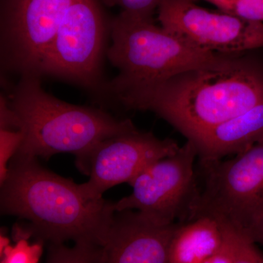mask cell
I'll list each match as a JSON object with an SVG mask.
<instances>
[{
	"label": "cell",
	"instance_id": "obj_10",
	"mask_svg": "<svg viewBox=\"0 0 263 263\" xmlns=\"http://www.w3.org/2000/svg\"><path fill=\"white\" fill-rule=\"evenodd\" d=\"M195 0H162L161 26L201 49L241 54L263 49V24L220 10L211 11Z\"/></svg>",
	"mask_w": 263,
	"mask_h": 263
},
{
	"label": "cell",
	"instance_id": "obj_2",
	"mask_svg": "<svg viewBox=\"0 0 263 263\" xmlns=\"http://www.w3.org/2000/svg\"><path fill=\"white\" fill-rule=\"evenodd\" d=\"M1 186L2 213L27 219L40 240L103 247L116 212L114 202L87 198L72 180L45 168L37 158L18 155L12 159Z\"/></svg>",
	"mask_w": 263,
	"mask_h": 263
},
{
	"label": "cell",
	"instance_id": "obj_16",
	"mask_svg": "<svg viewBox=\"0 0 263 263\" xmlns=\"http://www.w3.org/2000/svg\"><path fill=\"white\" fill-rule=\"evenodd\" d=\"M24 139L22 130L0 129V183L3 184L8 174V163L16 155Z\"/></svg>",
	"mask_w": 263,
	"mask_h": 263
},
{
	"label": "cell",
	"instance_id": "obj_19",
	"mask_svg": "<svg viewBox=\"0 0 263 263\" xmlns=\"http://www.w3.org/2000/svg\"><path fill=\"white\" fill-rule=\"evenodd\" d=\"M22 123L10 106L8 97L2 93L0 96V129L21 130Z\"/></svg>",
	"mask_w": 263,
	"mask_h": 263
},
{
	"label": "cell",
	"instance_id": "obj_13",
	"mask_svg": "<svg viewBox=\"0 0 263 263\" xmlns=\"http://www.w3.org/2000/svg\"><path fill=\"white\" fill-rule=\"evenodd\" d=\"M224 228L215 218L198 216L178 223L170 245L168 263H209L220 249Z\"/></svg>",
	"mask_w": 263,
	"mask_h": 263
},
{
	"label": "cell",
	"instance_id": "obj_22",
	"mask_svg": "<svg viewBox=\"0 0 263 263\" xmlns=\"http://www.w3.org/2000/svg\"><path fill=\"white\" fill-rule=\"evenodd\" d=\"M204 1L208 2V3H212V4L217 7L219 9H220L221 6H222L226 0H204Z\"/></svg>",
	"mask_w": 263,
	"mask_h": 263
},
{
	"label": "cell",
	"instance_id": "obj_5",
	"mask_svg": "<svg viewBox=\"0 0 263 263\" xmlns=\"http://www.w3.org/2000/svg\"><path fill=\"white\" fill-rule=\"evenodd\" d=\"M100 0H75L67 10L40 69V76L80 86L108 100L103 62L110 36V20Z\"/></svg>",
	"mask_w": 263,
	"mask_h": 263
},
{
	"label": "cell",
	"instance_id": "obj_17",
	"mask_svg": "<svg viewBox=\"0 0 263 263\" xmlns=\"http://www.w3.org/2000/svg\"><path fill=\"white\" fill-rule=\"evenodd\" d=\"M105 6H119L122 11L133 16L153 18L162 0H101Z\"/></svg>",
	"mask_w": 263,
	"mask_h": 263
},
{
	"label": "cell",
	"instance_id": "obj_11",
	"mask_svg": "<svg viewBox=\"0 0 263 263\" xmlns=\"http://www.w3.org/2000/svg\"><path fill=\"white\" fill-rule=\"evenodd\" d=\"M178 223L161 224L139 211L116 212L101 248V262L168 263Z\"/></svg>",
	"mask_w": 263,
	"mask_h": 263
},
{
	"label": "cell",
	"instance_id": "obj_7",
	"mask_svg": "<svg viewBox=\"0 0 263 263\" xmlns=\"http://www.w3.org/2000/svg\"><path fill=\"white\" fill-rule=\"evenodd\" d=\"M197 157L187 140L176 154L151 164L131 183V195L114 202L116 212L139 211L164 226L193 219L201 194L194 167Z\"/></svg>",
	"mask_w": 263,
	"mask_h": 263
},
{
	"label": "cell",
	"instance_id": "obj_21",
	"mask_svg": "<svg viewBox=\"0 0 263 263\" xmlns=\"http://www.w3.org/2000/svg\"><path fill=\"white\" fill-rule=\"evenodd\" d=\"M8 245H9V240H8V238H7L5 235H1V237H0V253Z\"/></svg>",
	"mask_w": 263,
	"mask_h": 263
},
{
	"label": "cell",
	"instance_id": "obj_18",
	"mask_svg": "<svg viewBox=\"0 0 263 263\" xmlns=\"http://www.w3.org/2000/svg\"><path fill=\"white\" fill-rule=\"evenodd\" d=\"M219 10L249 20L263 22V0H226Z\"/></svg>",
	"mask_w": 263,
	"mask_h": 263
},
{
	"label": "cell",
	"instance_id": "obj_15",
	"mask_svg": "<svg viewBox=\"0 0 263 263\" xmlns=\"http://www.w3.org/2000/svg\"><path fill=\"white\" fill-rule=\"evenodd\" d=\"M32 234L27 228L15 226L13 230L14 247L8 245L0 253L2 263H34L39 262L43 253L41 242L30 245L28 238Z\"/></svg>",
	"mask_w": 263,
	"mask_h": 263
},
{
	"label": "cell",
	"instance_id": "obj_6",
	"mask_svg": "<svg viewBox=\"0 0 263 263\" xmlns=\"http://www.w3.org/2000/svg\"><path fill=\"white\" fill-rule=\"evenodd\" d=\"M197 174L201 194L194 218L212 216L253 240L263 220V141L230 160L200 161Z\"/></svg>",
	"mask_w": 263,
	"mask_h": 263
},
{
	"label": "cell",
	"instance_id": "obj_20",
	"mask_svg": "<svg viewBox=\"0 0 263 263\" xmlns=\"http://www.w3.org/2000/svg\"><path fill=\"white\" fill-rule=\"evenodd\" d=\"M252 239H253L254 243H259L263 247V220L254 230L253 235H252Z\"/></svg>",
	"mask_w": 263,
	"mask_h": 263
},
{
	"label": "cell",
	"instance_id": "obj_14",
	"mask_svg": "<svg viewBox=\"0 0 263 263\" xmlns=\"http://www.w3.org/2000/svg\"><path fill=\"white\" fill-rule=\"evenodd\" d=\"M209 263H263V252L253 240L224 228L222 245Z\"/></svg>",
	"mask_w": 263,
	"mask_h": 263
},
{
	"label": "cell",
	"instance_id": "obj_9",
	"mask_svg": "<svg viewBox=\"0 0 263 263\" xmlns=\"http://www.w3.org/2000/svg\"><path fill=\"white\" fill-rule=\"evenodd\" d=\"M179 148L174 140H161L137 128L106 138L76 156L78 168L89 178L87 182L79 184L81 192L89 199L102 198L114 186L130 185L143 170L174 155Z\"/></svg>",
	"mask_w": 263,
	"mask_h": 263
},
{
	"label": "cell",
	"instance_id": "obj_3",
	"mask_svg": "<svg viewBox=\"0 0 263 263\" xmlns=\"http://www.w3.org/2000/svg\"><path fill=\"white\" fill-rule=\"evenodd\" d=\"M8 99L24 133L18 155L46 159L64 152L80 155L99 142L136 129L130 119H117L103 109L72 105L48 94L41 76H21Z\"/></svg>",
	"mask_w": 263,
	"mask_h": 263
},
{
	"label": "cell",
	"instance_id": "obj_8",
	"mask_svg": "<svg viewBox=\"0 0 263 263\" xmlns=\"http://www.w3.org/2000/svg\"><path fill=\"white\" fill-rule=\"evenodd\" d=\"M74 2L0 0L2 73L41 76L45 56Z\"/></svg>",
	"mask_w": 263,
	"mask_h": 263
},
{
	"label": "cell",
	"instance_id": "obj_1",
	"mask_svg": "<svg viewBox=\"0 0 263 263\" xmlns=\"http://www.w3.org/2000/svg\"><path fill=\"white\" fill-rule=\"evenodd\" d=\"M256 51L222 55L117 103L154 112L188 139L263 101V57Z\"/></svg>",
	"mask_w": 263,
	"mask_h": 263
},
{
	"label": "cell",
	"instance_id": "obj_4",
	"mask_svg": "<svg viewBox=\"0 0 263 263\" xmlns=\"http://www.w3.org/2000/svg\"><path fill=\"white\" fill-rule=\"evenodd\" d=\"M111 43L106 57L119 73L108 81L110 100L162 84L171 78L214 61L221 53L201 49L155 24L121 12L110 19Z\"/></svg>",
	"mask_w": 263,
	"mask_h": 263
},
{
	"label": "cell",
	"instance_id": "obj_12",
	"mask_svg": "<svg viewBox=\"0 0 263 263\" xmlns=\"http://www.w3.org/2000/svg\"><path fill=\"white\" fill-rule=\"evenodd\" d=\"M200 161L236 155L263 141V101L243 113L188 138Z\"/></svg>",
	"mask_w": 263,
	"mask_h": 263
}]
</instances>
